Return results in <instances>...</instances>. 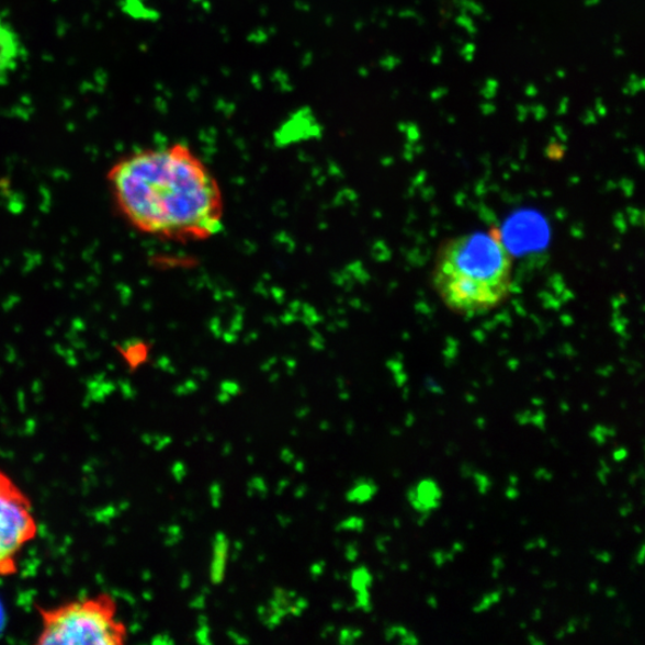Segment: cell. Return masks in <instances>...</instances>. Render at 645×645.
<instances>
[{
  "instance_id": "cell-1",
  "label": "cell",
  "mask_w": 645,
  "mask_h": 645,
  "mask_svg": "<svg viewBox=\"0 0 645 645\" xmlns=\"http://www.w3.org/2000/svg\"><path fill=\"white\" fill-rule=\"evenodd\" d=\"M121 217L137 231L179 241L223 230L225 204L212 171L190 147H149L118 158L106 173Z\"/></svg>"
},
{
  "instance_id": "cell-2",
  "label": "cell",
  "mask_w": 645,
  "mask_h": 645,
  "mask_svg": "<svg viewBox=\"0 0 645 645\" xmlns=\"http://www.w3.org/2000/svg\"><path fill=\"white\" fill-rule=\"evenodd\" d=\"M432 282L451 312L473 317L501 305L513 285V260L491 234L451 238L437 252Z\"/></svg>"
},
{
  "instance_id": "cell-3",
  "label": "cell",
  "mask_w": 645,
  "mask_h": 645,
  "mask_svg": "<svg viewBox=\"0 0 645 645\" xmlns=\"http://www.w3.org/2000/svg\"><path fill=\"white\" fill-rule=\"evenodd\" d=\"M36 611L42 622L36 644L121 645L128 640V627L117 618V602L108 593L36 607Z\"/></svg>"
},
{
  "instance_id": "cell-4",
  "label": "cell",
  "mask_w": 645,
  "mask_h": 645,
  "mask_svg": "<svg viewBox=\"0 0 645 645\" xmlns=\"http://www.w3.org/2000/svg\"><path fill=\"white\" fill-rule=\"evenodd\" d=\"M37 534L30 496L0 468V577L19 573L23 550L36 540Z\"/></svg>"
},
{
  "instance_id": "cell-5",
  "label": "cell",
  "mask_w": 645,
  "mask_h": 645,
  "mask_svg": "<svg viewBox=\"0 0 645 645\" xmlns=\"http://www.w3.org/2000/svg\"><path fill=\"white\" fill-rule=\"evenodd\" d=\"M308 600L286 588H274L273 597L258 609L261 623L269 630H274L287 616H302L308 609Z\"/></svg>"
},
{
  "instance_id": "cell-6",
  "label": "cell",
  "mask_w": 645,
  "mask_h": 645,
  "mask_svg": "<svg viewBox=\"0 0 645 645\" xmlns=\"http://www.w3.org/2000/svg\"><path fill=\"white\" fill-rule=\"evenodd\" d=\"M23 56L24 48L20 35L0 11V88L18 71Z\"/></svg>"
},
{
  "instance_id": "cell-7",
  "label": "cell",
  "mask_w": 645,
  "mask_h": 645,
  "mask_svg": "<svg viewBox=\"0 0 645 645\" xmlns=\"http://www.w3.org/2000/svg\"><path fill=\"white\" fill-rule=\"evenodd\" d=\"M443 491L433 478L412 484L407 490V500L416 513L432 514L442 505Z\"/></svg>"
},
{
  "instance_id": "cell-8",
  "label": "cell",
  "mask_w": 645,
  "mask_h": 645,
  "mask_svg": "<svg viewBox=\"0 0 645 645\" xmlns=\"http://www.w3.org/2000/svg\"><path fill=\"white\" fill-rule=\"evenodd\" d=\"M230 541L224 532L214 535L210 579L213 585H220L225 580L228 557H230Z\"/></svg>"
},
{
  "instance_id": "cell-9",
  "label": "cell",
  "mask_w": 645,
  "mask_h": 645,
  "mask_svg": "<svg viewBox=\"0 0 645 645\" xmlns=\"http://www.w3.org/2000/svg\"><path fill=\"white\" fill-rule=\"evenodd\" d=\"M378 491V484L373 479L366 477L359 478L353 484V487L347 491L346 500L349 503L364 505L372 501Z\"/></svg>"
},
{
  "instance_id": "cell-10",
  "label": "cell",
  "mask_w": 645,
  "mask_h": 645,
  "mask_svg": "<svg viewBox=\"0 0 645 645\" xmlns=\"http://www.w3.org/2000/svg\"><path fill=\"white\" fill-rule=\"evenodd\" d=\"M385 641L388 643H399L403 645L419 644V637L405 625H389L385 629Z\"/></svg>"
},
{
  "instance_id": "cell-11",
  "label": "cell",
  "mask_w": 645,
  "mask_h": 645,
  "mask_svg": "<svg viewBox=\"0 0 645 645\" xmlns=\"http://www.w3.org/2000/svg\"><path fill=\"white\" fill-rule=\"evenodd\" d=\"M351 587L354 593L360 590L371 589L373 585V575L365 566L354 569L351 574Z\"/></svg>"
},
{
  "instance_id": "cell-12",
  "label": "cell",
  "mask_w": 645,
  "mask_h": 645,
  "mask_svg": "<svg viewBox=\"0 0 645 645\" xmlns=\"http://www.w3.org/2000/svg\"><path fill=\"white\" fill-rule=\"evenodd\" d=\"M616 434L618 429L615 426L597 425L593 429L590 430L588 435L591 440H595L597 445L603 446L607 445V442L610 439L615 438Z\"/></svg>"
},
{
  "instance_id": "cell-13",
  "label": "cell",
  "mask_w": 645,
  "mask_h": 645,
  "mask_svg": "<svg viewBox=\"0 0 645 645\" xmlns=\"http://www.w3.org/2000/svg\"><path fill=\"white\" fill-rule=\"evenodd\" d=\"M502 595H503L502 587H499V588L490 591V593L483 596V598L473 608V611L477 614L483 613V612H487L488 610H490L494 607V604L501 602Z\"/></svg>"
},
{
  "instance_id": "cell-14",
  "label": "cell",
  "mask_w": 645,
  "mask_h": 645,
  "mask_svg": "<svg viewBox=\"0 0 645 645\" xmlns=\"http://www.w3.org/2000/svg\"><path fill=\"white\" fill-rule=\"evenodd\" d=\"M197 631L195 633V640L199 644L203 645H211L213 644L212 641V630L208 624V618L204 614L199 615L197 618Z\"/></svg>"
},
{
  "instance_id": "cell-15",
  "label": "cell",
  "mask_w": 645,
  "mask_h": 645,
  "mask_svg": "<svg viewBox=\"0 0 645 645\" xmlns=\"http://www.w3.org/2000/svg\"><path fill=\"white\" fill-rule=\"evenodd\" d=\"M268 493V484L261 476L252 477L247 484V495L249 497H260V499H265Z\"/></svg>"
},
{
  "instance_id": "cell-16",
  "label": "cell",
  "mask_w": 645,
  "mask_h": 645,
  "mask_svg": "<svg viewBox=\"0 0 645 645\" xmlns=\"http://www.w3.org/2000/svg\"><path fill=\"white\" fill-rule=\"evenodd\" d=\"M365 527L366 523L364 519L359 517H349L339 522V525L336 527V531L362 533L364 532Z\"/></svg>"
},
{
  "instance_id": "cell-17",
  "label": "cell",
  "mask_w": 645,
  "mask_h": 645,
  "mask_svg": "<svg viewBox=\"0 0 645 645\" xmlns=\"http://www.w3.org/2000/svg\"><path fill=\"white\" fill-rule=\"evenodd\" d=\"M362 636H364V633L359 627H343L339 633V643L342 645H352L361 640Z\"/></svg>"
},
{
  "instance_id": "cell-18",
  "label": "cell",
  "mask_w": 645,
  "mask_h": 645,
  "mask_svg": "<svg viewBox=\"0 0 645 645\" xmlns=\"http://www.w3.org/2000/svg\"><path fill=\"white\" fill-rule=\"evenodd\" d=\"M354 608L365 613L372 612L373 604L370 589L357 591Z\"/></svg>"
},
{
  "instance_id": "cell-19",
  "label": "cell",
  "mask_w": 645,
  "mask_h": 645,
  "mask_svg": "<svg viewBox=\"0 0 645 645\" xmlns=\"http://www.w3.org/2000/svg\"><path fill=\"white\" fill-rule=\"evenodd\" d=\"M472 479L475 480L477 490L480 495H487L493 489L494 483L491 478L488 475L478 472V469H476Z\"/></svg>"
},
{
  "instance_id": "cell-20",
  "label": "cell",
  "mask_w": 645,
  "mask_h": 645,
  "mask_svg": "<svg viewBox=\"0 0 645 645\" xmlns=\"http://www.w3.org/2000/svg\"><path fill=\"white\" fill-rule=\"evenodd\" d=\"M455 556L451 550H433L430 553V558L433 559L438 568H442L445 564L453 562Z\"/></svg>"
},
{
  "instance_id": "cell-21",
  "label": "cell",
  "mask_w": 645,
  "mask_h": 645,
  "mask_svg": "<svg viewBox=\"0 0 645 645\" xmlns=\"http://www.w3.org/2000/svg\"><path fill=\"white\" fill-rule=\"evenodd\" d=\"M223 497L224 493L222 484L219 482H213L210 487V499L212 507L215 509L220 508L223 503Z\"/></svg>"
},
{
  "instance_id": "cell-22",
  "label": "cell",
  "mask_w": 645,
  "mask_h": 645,
  "mask_svg": "<svg viewBox=\"0 0 645 645\" xmlns=\"http://www.w3.org/2000/svg\"><path fill=\"white\" fill-rule=\"evenodd\" d=\"M599 463H600V468L597 474V477H598L599 482L602 484V486H608L609 476L612 474V468L609 465V463L604 460H600Z\"/></svg>"
},
{
  "instance_id": "cell-23",
  "label": "cell",
  "mask_w": 645,
  "mask_h": 645,
  "mask_svg": "<svg viewBox=\"0 0 645 645\" xmlns=\"http://www.w3.org/2000/svg\"><path fill=\"white\" fill-rule=\"evenodd\" d=\"M360 556V547L357 542L349 543L344 550V557L348 562L354 563Z\"/></svg>"
},
{
  "instance_id": "cell-24",
  "label": "cell",
  "mask_w": 645,
  "mask_h": 645,
  "mask_svg": "<svg viewBox=\"0 0 645 645\" xmlns=\"http://www.w3.org/2000/svg\"><path fill=\"white\" fill-rule=\"evenodd\" d=\"M493 564V579H499L500 573L506 568V559L502 556H495L491 561Z\"/></svg>"
},
{
  "instance_id": "cell-25",
  "label": "cell",
  "mask_w": 645,
  "mask_h": 645,
  "mask_svg": "<svg viewBox=\"0 0 645 645\" xmlns=\"http://www.w3.org/2000/svg\"><path fill=\"white\" fill-rule=\"evenodd\" d=\"M531 423L538 429L542 430V432H545L546 415L543 411H538L535 415H532Z\"/></svg>"
},
{
  "instance_id": "cell-26",
  "label": "cell",
  "mask_w": 645,
  "mask_h": 645,
  "mask_svg": "<svg viewBox=\"0 0 645 645\" xmlns=\"http://www.w3.org/2000/svg\"><path fill=\"white\" fill-rule=\"evenodd\" d=\"M326 568H327L326 561L320 559V561L314 563L310 568V574H312L313 579H315V580L319 579V577L322 575V573L326 572Z\"/></svg>"
},
{
  "instance_id": "cell-27",
  "label": "cell",
  "mask_w": 645,
  "mask_h": 645,
  "mask_svg": "<svg viewBox=\"0 0 645 645\" xmlns=\"http://www.w3.org/2000/svg\"><path fill=\"white\" fill-rule=\"evenodd\" d=\"M533 476L536 480L551 482L554 479V474L548 472L545 467H538Z\"/></svg>"
},
{
  "instance_id": "cell-28",
  "label": "cell",
  "mask_w": 645,
  "mask_h": 645,
  "mask_svg": "<svg viewBox=\"0 0 645 645\" xmlns=\"http://www.w3.org/2000/svg\"><path fill=\"white\" fill-rule=\"evenodd\" d=\"M227 637L230 638L233 643L238 645L250 643L249 638H247L245 635L239 634L238 631L235 630H228Z\"/></svg>"
},
{
  "instance_id": "cell-29",
  "label": "cell",
  "mask_w": 645,
  "mask_h": 645,
  "mask_svg": "<svg viewBox=\"0 0 645 645\" xmlns=\"http://www.w3.org/2000/svg\"><path fill=\"white\" fill-rule=\"evenodd\" d=\"M590 553L593 554L595 557L603 564H609L613 559L612 554L610 553V551H607V550H603V551L590 550Z\"/></svg>"
},
{
  "instance_id": "cell-30",
  "label": "cell",
  "mask_w": 645,
  "mask_h": 645,
  "mask_svg": "<svg viewBox=\"0 0 645 645\" xmlns=\"http://www.w3.org/2000/svg\"><path fill=\"white\" fill-rule=\"evenodd\" d=\"M392 542V536L389 535H381L376 538L375 546L378 548L380 553L386 554L387 553V544Z\"/></svg>"
},
{
  "instance_id": "cell-31",
  "label": "cell",
  "mask_w": 645,
  "mask_h": 645,
  "mask_svg": "<svg viewBox=\"0 0 645 645\" xmlns=\"http://www.w3.org/2000/svg\"><path fill=\"white\" fill-rule=\"evenodd\" d=\"M207 597L205 591H201L199 596L191 602V608L195 610H204L206 608Z\"/></svg>"
},
{
  "instance_id": "cell-32",
  "label": "cell",
  "mask_w": 645,
  "mask_h": 645,
  "mask_svg": "<svg viewBox=\"0 0 645 645\" xmlns=\"http://www.w3.org/2000/svg\"><path fill=\"white\" fill-rule=\"evenodd\" d=\"M476 466L472 463H463L461 465V476L464 479H469L473 477L474 473L476 472Z\"/></svg>"
},
{
  "instance_id": "cell-33",
  "label": "cell",
  "mask_w": 645,
  "mask_h": 645,
  "mask_svg": "<svg viewBox=\"0 0 645 645\" xmlns=\"http://www.w3.org/2000/svg\"><path fill=\"white\" fill-rule=\"evenodd\" d=\"M580 618H570L569 622L567 623L566 626H564V629H566L567 631V635H574L576 633L577 630H579L580 626Z\"/></svg>"
},
{
  "instance_id": "cell-34",
  "label": "cell",
  "mask_w": 645,
  "mask_h": 645,
  "mask_svg": "<svg viewBox=\"0 0 645 645\" xmlns=\"http://www.w3.org/2000/svg\"><path fill=\"white\" fill-rule=\"evenodd\" d=\"M629 456V451L625 448H618L613 451V461L615 463L624 462Z\"/></svg>"
},
{
  "instance_id": "cell-35",
  "label": "cell",
  "mask_w": 645,
  "mask_h": 645,
  "mask_svg": "<svg viewBox=\"0 0 645 645\" xmlns=\"http://www.w3.org/2000/svg\"><path fill=\"white\" fill-rule=\"evenodd\" d=\"M280 456L281 461L285 464H293L295 462V455L293 451L288 448L282 449Z\"/></svg>"
},
{
  "instance_id": "cell-36",
  "label": "cell",
  "mask_w": 645,
  "mask_h": 645,
  "mask_svg": "<svg viewBox=\"0 0 645 645\" xmlns=\"http://www.w3.org/2000/svg\"><path fill=\"white\" fill-rule=\"evenodd\" d=\"M532 415L530 411L521 412L516 416V420L520 426H528L531 425Z\"/></svg>"
},
{
  "instance_id": "cell-37",
  "label": "cell",
  "mask_w": 645,
  "mask_h": 645,
  "mask_svg": "<svg viewBox=\"0 0 645 645\" xmlns=\"http://www.w3.org/2000/svg\"><path fill=\"white\" fill-rule=\"evenodd\" d=\"M618 512H620V516L622 518H626L629 517L631 513L634 512V503L631 501L624 502L620 509H618Z\"/></svg>"
},
{
  "instance_id": "cell-38",
  "label": "cell",
  "mask_w": 645,
  "mask_h": 645,
  "mask_svg": "<svg viewBox=\"0 0 645 645\" xmlns=\"http://www.w3.org/2000/svg\"><path fill=\"white\" fill-rule=\"evenodd\" d=\"M520 496H521V493H520V490H519L517 487L509 486V487L506 489V497H507V499H508V500H510V501H516V500H518Z\"/></svg>"
},
{
  "instance_id": "cell-39",
  "label": "cell",
  "mask_w": 645,
  "mask_h": 645,
  "mask_svg": "<svg viewBox=\"0 0 645 645\" xmlns=\"http://www.w3.org/2000/svg\"><path fill=\"white\" fill-rule=\"evenodd\" d=\"M451 551L455 555L462 554L465 551V544L463 542L456 541L453 543Z\"/></svg>"
},
{
  "instance_id": "cell-40",
  "label": "cell",
  "mask_w": 645,
  "mask_h": 645,
  "mask_svg": "<svg viewBox=\"0 0 645 645\" xmlns=\"http://www.w3.org/2000/svg\"><path fill=\"white\" fill-rule=\"evenodd\" d=\"M426 602L430 609L437 610L439 608L438 598L434 595H429Z\"/></svg>"
},
{
  "instance_id": "cell-41",
  "label": "cell",
  "mask_w": 645,
  "mask_h": 645,
  "mask_svg": "<svg viewBox=\"0 0 645 645\" xmlns=\"http://www.w3.org/2000/svg\"><path fill=\"white\" fill-rule=\"evenodd\" d=\"M600 589V582L598 580H591L588 584V591L591 596H596Z\"/></svg>"
},
{
  "instance_id": "cell-42",
  "label": "cell",
  "mask_w": 645,
  "mask_h": 645,
  "mask_svg": "<svg viewBox=\"0 0 645 645\" xmlns=\"http://www.w3.org/2000/svg\"><path fill=\"white\" fill-rule=\"evenodd\" d=\"M290 486V480L288 479H282L279 482L278 487H276V494L281 495L282 493H284Z\"/></svg>"
},
{
  "instance_id": "cell-43",
  "label": "cell",
  "mask_w": 645,
  "mask_h": 645,
  "mask_svg": "<svg viewBox=\"0 0 645 645\" xmlns=\"http://www.w3.org/2000/svg\"><path fill=\"white\" fill-rule=\"evenodd\" d=\"M307 491H308V488H307L306 484H302V486H299L297 489H295L294 496L297 497V499H303V497L306 495Z\"/></svg>"
},
{
  "instance_id": "cell-44",
  "label": "cell",
  "mask_w": 645,
  "mask_h": 645,
  "mask_svg": "<svg viewBox=\"0 0 645 645\" xmlns=\"http://www.w3.org/2000/svg\"><path fill=\"white\" fill-rule=\"evenodd\" d=\"M532 621L533 622H540L542 621L543 618V610L541 608H536L533 610L532 614H531Z\"/></svg>"
},
{
  "instance_id": "cell-45",
  "label": "cell",
  "mask_w": 645,
  "mask_h": 645,
  "mask_svg": "<svg viewBox=\"0 0 645 645\" xmlns=\"http://www.w3.org/2000/svg\"><path fill=\"white\" fill-rule=\"evenodd\" d=\"M644 553H645V546H644V544H642L638 550V553L635 557V562L638 564V566H642V564L644 563Z\"/></svg>"
},
{
  "instance_id": "cell-46",
  "label": "cell",
  "mask_w": 645,
  "mask_h": 645,
  "mask_svg": "<svg viewBox=\"0 0 645 645\" xmlns=\"http://www.w3.org/2000/svg\"><path fill=\"white\" fill-rule=\"evenodd\" d=\"M528 640L531 645H544L545 644V642L543 640H541L540 637H538L534 634H530L528 636Z\"/></svg>"
},
{
  "instance_id": "cell-47",
  "label": "cell",
  "mask_w": 645,
  "mask_h": 645,
  "mask_svg": "<svg viewBox=\"0 0 645 645\" xmlns=\"http://www.w3.org/2000/svg\"><path fill=\"white\" fill-rule=\"evenodd\" d=\"M535 544H536V548H542V550L547 548V546H548V543L545 540V538H536Z\"/></svg>"
},
{
  "instance_id": "cell-48",
  "label": "cell",
  "mask_w": 645,
  "mask_h": 645,
  "mask_svg": "<svg viewBox=\"0 0 645 645\" xmlns=\"http://www.w3.org/2000/svg\"><path fill=\"white\" fill-rule=\"evenodd\" d=\"M294 469L295 472H297L298 474H303L305 472V463L302 461L298 462H294Z\"/></svg>"
},
{
  "instance_id": "cell-49",
  "label": "cell",
  "mask_w": 645,
  "mask_h": 645,
  "mask_svg": "<svg viewBox=\"0 0 645 645\" xmlns=\"http://www.w3.org/2000/svg\"><path fill=\"white\" fill-rule=\"evenodd\" d=\"M508 479H509V486H513V487H517L520 482L519 476L516 474L509 475Z\"/></svg>"
},
{
  "instance_id": "cell-50",
  "label": "cell",
  "mask_w": 645,
  "mask_h": 645,
  "mask_svg": "<svg viewBox=\"0 0 645 645\" xmlns=\"http://www.w3.org/2000/svg\"><path fill=\"white\" fill-rule=\"evenodd\" d=\"M604 595H607L608 598L613 599V598H616L618 591L615 588L609 587V588H607V590H604Z\"/></svg>"
},
{
  "instance_id": "cell-51",
  "label": "cell",
  "mask_w": 645,
  "mask_h": 645,
  "mask_svg": "<svg viewBox=\"0 0 645 645\" xmlns=\"http://www.w3.org/2000/svg\"><path fill=\"white\" fill-rule=\"evenodd\" d=\"M590 622H591V616L590 615H586L584 618V620L580 622V625L584 626V630H588L590 626Z\"/></svg>"
},
{
  "instance_id": "cell-52",
  "label": "cell",
  "mask_w": 645,
  "mask_h": 645,
  "mask_svg": "<svg viewBox=\"0 0 645 645\" xmlns=\"http://www.w3.org/2000/svg\"><path fill=\"white\" fill-rule=\"evenodd\" d=\"M568 636L566 629L561 627L556 633V640H563L564 637Z\"/></svg>"
},
{
  "instance_id": "cell-53",
  "label": "cell",
  "mask_w": 645,
  "mask_h": 645,
  "mask_svg": "<svg viewBox=\"0 0 645 645\" xmlns=\"http://www.w3.org/2000/svg\"><path fill=\"white\" fill-rule=\"evenodd\" d=\"M523 548H525L527 551L535 550L536 548L535 540L529 541L525 545H523Z\"/></svg>"
},
{
  "instance_id": "cell-54",
  "label": "cell",
  "mask_w": 645,
  "mask_h": 645,
  "mask_svg": "<svg viewBox=\"0 0 645 645\" xmlns=\"http://www.w3.org/2000/svg\"><path fill=\"white\" fill-rule=\"evenodd\" d=\"M543 587L545 589H553V588L557 587V582L555 580H550V581L544 582Z\"/></svg>"
},
{
  "instance_id": "cell-55",
  "label": "cell",
  "mask_w": 645,
  "mask_h": 645,
  "mask_svg": "<svg viewBox=\"0 0 645 645\" xmlns=\"http://www.w3.org/2000/svg\"><path fill=\"white\" fill-rule=\"evenodd\" d=\"M476 423H477V428H478V429H480V430H484V429H486V428H487L486 420H484V419H478V420L476 421Z\"/></svg>"
},
{
  "instance_id": "cell-56",
  "label": "cell",
  "mask_w": 645,
  "mask_h": 645,
  "mask_svg": "<svg viewBox=\"0 0 645 645\" xmlns=\"http://www.w3.org/2000/svg\"><path fill=\"white\" fill-rule=\"evenodd\" d=\"M409 568H410V566H409V563L408 562H401L400 563L399 569L401 572H407V570H409Z\"/></svg>"
},
{
  "instance_id": "cell-57",
  "label": "cell",
  "mask_w": 645,
  "mask_h": 645,
  "mask_svg": "<svg viewBox=\"0 0 645 645\" xmlns=\"http://www.w3.org/2000/svg\"><path fill=\"white\" fill-rule=\"evenodd\" d=\"M231 451H233V446L230 445V443H226V445L224 446V452H223V454H224V455H228V454H230V453H231Z\"/></svg>"
},
{
  "instance_id": "cell-58",
  "label": "cell",
  "mask_w": 645,
  "mask_h": 645,
  "mask_svg": "<svg viewBox=\"0 0 645 645\" xmlns=\"http://www.w3.org/2000/svg\"><path fill=\"white\" fill-rule=\"evenodd\" d=\"M551 556H553L554 558H557L561 555V550L559 548H553L550 551Z\"/></svg>"
},
{
  "instance_id": "cell-59",
  "label": "cell",
  "mask_w": 645,
  "mask_h": 645,
  "mask_svg": "<svg viewBox=\"0 0 645 645\" xmlns=\"http://www.w3.org/2000/svg\"><path fill=\"white\" fill-rule=\"evenodd\" d=\"M415 422V418L412 415H408L407 421H406V427H412Z\"/></svg>"
},
{
  "instance_id": "cell-60",
  "label": "cell",
  "mask_w": 645,
  "mask_h": 645,
  "mask_svg": "<svg viewBox=\"0 0 645 645\" xmlns=\"http://www.w3.org/2000/svg\"><path fill=\"white\" fill-rule=\"evenodd\" d=\"M508 593H509V596H513L514 597L516 593H517V589L514 587H509L508 588Z\"/></svg>"
},
{
  "instance_id": "cell-61",
  "label": "cell",
  "mask_w": 645,
  "mask_h": 645,
  "mask_svg": "<svg viewBox=\"0 0 645 645\" xmlns=\"http://www.w3.org/2000/svg\"><path fill=\"white\" fill-rule=\"evenodd\" d=\"M520 523H522V525H527V523H528V519H522V520H520Z\"/></svg>"
},
{
  "instance_id": "cell-62",
  "label": "cell",
  "mask_w": 645,
  "mask_h": 645,
  "mask_svg": "<svg viewBox=\"0 0 645 645\" xmlns=\"http://www.w3.org/2000/svg\"><path fill=\"white\" fill-rule=\"evenodd\" d=\"M395 527H396V528H400V522H399V520H397V519L395 520Z\"/></svg>"
},
{
  "instance_id": "cell-63",
  "label": "cell",
  "mask_w": 645,
  "mask_h": 645,
  "mask_svg": "<svg viewBox=\"0 0 645 645\" xmlns=\"http://www.w3.org/2000/svg\"><path fill=\"white\" fill-rule=\"evenodd\" d=\"M634 530H635V532H637V533H640V534L642 533V529H641V528H638V527H635V528H634Z\"/></svg>"
},
{
  "instance_id": "cell-64",
  "label": "cell",
  "mask_w": 645,
  "mask_h": 645,
  "mask_svg": "<svg viewBox=\"0 0 645 645\" xmlns=\"http://www.w3.org/2000/svg\"><path fill=\"white\" fill-rule=\"evenodd\" d=\"M520 627H521V629H527V623H522V624H520Z\"/></svg>"
}]
</instances>
